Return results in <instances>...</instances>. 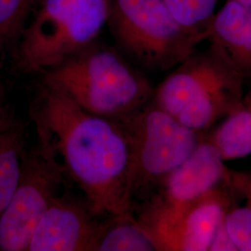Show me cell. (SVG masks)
I'll return each mask as SVG.
<instances>
[{"label":"cell","mask_w":251,"mask_h":251,"mask_svg":"<svg viewBox=\"0 0 251 251\" xmlns=\"http://www.w3.org/2000/svg\"><path fill=\"white\" fill-rule=\"evenodd\" d=\"M208 251H238L226 228L225 218L216 230Z\"/></svg>","instance_id":"ac0fdd59"},{"label":"cell","mask_w":251,"mask_h":251,"mask_svg":"<svg viewBox=\"0 0 251 251\" xmlns=\"http://www.w3.org/2000/svg\"><path fill=\"white\" fill-rule=\"evenodd\" d=\"M237 1H240L242 3H245V4H250V5H251V0H237Z\"/></svg>","instance_id":"ffe728a7"},{"label":"cell","mask_w":251,"mask_h":251,"mask_svg":"<svg viewBox=\"0 0 251 251\" xmlns=\"http://www.w3.org/2000/svg\"><path fill=\"white\" fill-rule=\"evenodd\" d=\"M245 81L209 48L173 68L153 90L152 100L183 125L205 133L241 103Z\"/></svg>","instance_id":"3957f363"},{"label":"cell","mask_w":251,"mask_h":251,"mask_svg":"<svg viewBox=\"0 0 251 251\" xmlns=\"http://www.w3.org/2000/svg\"><path fill=\"white\" fill-rule=\"evenodd\" d=\"M225 183L230 193L226 228L238 251H251V171L230 170Z\"/></svg>","instance_id":"7c38bea8"},{"label":"cell","mask_w":251,"mask_h":251,"mask_svg":"<svg viewBox=\"0 0 251 251\" xmlns=\"http://www.w3.org/2000/svg\"><path fill=\"white\" fill-rule=\"evenodd\" d=\"M122 123L132 149L133 199L149 188L158 187L205 136L180 123L152 99Z\"/></svg>","instance_id":"8992f818"},{"label":"cell","mask_w":251,"mask_h":251,"mask_svg":"<svg viewBox=\"0 0 251 251\" xmlns=\"http://www.w3.org/2000/svg\"><path fill=\"white\" fill-rule=\"evenodd\" d=\"M9 120L7 114V103H6V92L3 83L0 80V131L3 130L9 125Z\"/></svg>","instance_id":"d6986e66"},{"label":"cell","mask_w":251,"mask_h":251,"mask_svg":"<svg viewBox=\"0 0 251 251\" xmlns=\"http://www.w3.org/2000/svg\"><path fill=\"white\" fill-rule=\"evenodd\" d=\"M89 206L56 197L36 225L27 251H95L100 224Z\"/></svg>","instance_id":"30bf717a"},{"label":"cell","mask_w":251,"mask_h":251,"mask_svg":"<svg viewBox=\"0 0 251 251\" xmlns=\"http://www.w3.org/2000/svg\"><path fill=\"white\" fill-rule=\"evenodd\" d=\"M108 218L100 224L95 251H158L134 214Z\"/></svg>","instance_id":"5bb4252c"},{"label":"cell","mask_w":251,"mask_h":251,"mask_svg":"<svg viewBox=\"0 0 251 251\" xmlns=\"http://www.w3.org/2000/svg\"><path fill=\"white\" fill-rule=\"evenodd\" d=\"M206 138L225 161L251 154V92L244 96L241 103Z\"/></svg>","instance_id":"4fadbf2b"},{"label":"cell","mask_w":251,"mask_h":251,"mask_svg":"<svg viewBox=\"0 0 251 251\" xmlns=\"http://www.w3.org/2000/svg\"><path fill=\"white\" fill-rule=\"evenodd\" d=\"M44 75L47 87L90 114L119 122L150 102L154 90L120 51L96 42Z\"/></svg>","instance_id":"7a4b0ae2"},{"label":"cell","mask_w":251,"mask_h":251,"mask_svg":"<svg viewBox=\"0 0 251 251\" xmlns=\"http://www.w3.org/2000/svg\"><path fill=\"white\" fill-rule=\"evenodd\" d=\"M34 116L41 146L61 160L94 215L133 214L132 149L122 122L90 114L45 85Z\"/></svg>","instance_id":"6da1fadb"},{"label":"cell","mask_w":251,"mask_h":251,"mask_svg":"<svg viewBox=\"0 0 251 251\" xmlns=\"http://www.w3.org/2000/svg\"><path fill=\"white\" fill-rule=\"evenodd\" d=\"M174 18L190 31L204 34L214 17L218 0H163Z\"/></svg>","instance_id":"2e32d148"},{"label":"cell","mask_w":251,"mask_h":251,"mask_svg":"<svg viewBox=\"0 0 251 251\" xmlns=\"http://www.w3.org/2000/svg\"><path fill=\"white\" fill-rule=\"evenodd\" d=\"M229 171L221 152L204 136L194 152L162 180L143 210L163 212L186 206L225 182Z\"/></svg>","instance_id":"9c48e42d"},{"label":"cell","mask_w":251,"mask_h":251,"mask_svg":"<svg viewBox=\"0 0 251 251\" xmlns=\"http://www.w3.org/2000/svg\"><path fill=\"white\" fill-rule=\"evenodd\" d=\"M61 173L42 146L25 159L17 188L0 216V251H27L36 225L57 197Z\"/></svg>","instance_id":"52a82bcc"},{"label":"cell","mask_w":251,"mask_h":251,"mask_svg":"<svg viewBox=\"0 0 251 251\" xmlns=\"http://www.w3.org/2000/svg\"><path fill=\"white\" fill-rule=\"evenodd\" d=\"M107 25L119 51L152 72L175 68L206 39L182 26L163 0H109Z\"/></svg>","instance_id":"277c9868"},{"label":"cell","mask_w":251,"mask_h":251,"mask_svg":"<svg viewBox=\"0 0 251 251\" xmlns=\"http://www.w3.org/2000/svg\"><path fill=\"white\" fill-rule=\"evenodd\" d=\"M108 11L109 0H39L20 36V67L45 74L94 44Z\"/></svg>","instance_id":"5b68a950"},{"label":"cell","mask_w":251,"mask_h":251,"mask_svg":"<svg viewBox=\"0 0 251 251\" xmlns=\"http://www.w3.org/2000/svg\"><path fill=\"white\" fill-rule=\"evenodd\" d=\"M39 0H0V47L23 33L29 13Z\"/></svg>","instance_id":"e0dca14e"},{"label":"cell","mask_w":251,"mask_h":251,"mask_svg":"<svg viewBox=\"0 0 251 251\" xmlns=\"http://www.w3.org/2000/svg\"><path fill=\"white\" fill-rule=\"evenodd\" d=\"M206 40L246 80L251 79V5L228 0L211 20Z\"/></svg>","instance_id":"8fae6325"},{"label":"cell","mask_w":251,"mask_h":251,"mask_svg":"<svg viewBox=\"0 0 251 251\" xmlns=\"http://www.w3.org/2000/svg\"><path fill=\"white\" fill-rule=\"evenodd\" d=\"M229 204L225 181L186 206L163 212L141 211L137 219L158 251H208Z\"/></svg>","instance_id":"ba28073f"},{"label":"cell","mask_w":251,"mask_h":251,"mask_svg":"<svg viewBox=\"0 0 251 251\" xmlns=\"http://www.w3.org/2000/svg\"><path fill=\"white\" fill-rule=\"evenodd\" d=\"M23 147L21 129L10 121L0 131V216L9 205L22 175Z\"/></svg>","instance_id":"9a60e30c"}]
</instances>
